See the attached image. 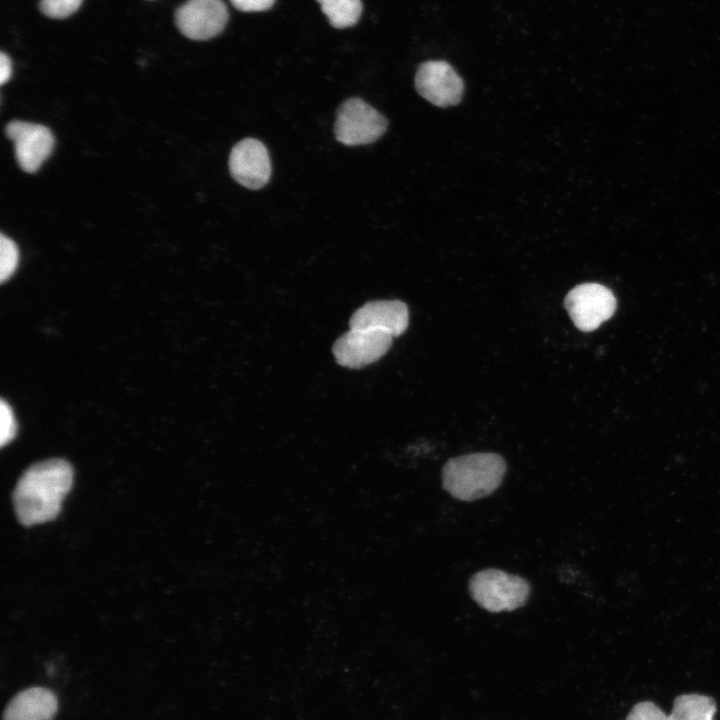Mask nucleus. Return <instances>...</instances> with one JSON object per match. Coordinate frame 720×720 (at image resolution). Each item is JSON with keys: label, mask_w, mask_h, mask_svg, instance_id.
<instances>
[{"label": "nucleus", "mask_w": 720, "mask_h": 720, "mask_svg": "<svg viewBox=\"0 0 720 720\" xmlns=\"http://www.w3.org/2000/svg\"><path fill=\"white\" fill-rule=\"evenodd\" d=\"M72 482V467L63 459L53 458L31 465L13 492L18 520L29 526L54 519Z\"/></svg>", "instance_id": "f257e3e1"}, {"label": "nucleus", "mask_w": 720, "mask_h": 720, "mask_svg": "<svg viewBox=\"0 0 720 720\" xmlns=\"http://www.w3.org/2000/svg\"><path fill=\"white\" fill-rule=\"evenodd\" d=\"M506 462L496 453H471L449 459L442 486L455 499L474 501L492 494L502 483Z\"/></svg>", "instance_id": "f03ea898"}, {"label": "nucleus", "mask_w": 720, "mask_h": 720, "mask_svg": "<svg viewBox=\"0 0 720 720\" xmlns=\"http://www.w3.org/2000/svg\"><path fill=\"white\" fill-rule=\"evenodd\" d=\"M469 592L480 607L499 613L524 606L530 596L531 587L527 580L518 575L488 568L471 576Z\"/></svg>", "instance_id": "7ed1b4c3"}, {"label": "nucleus", "mask_w": 720, "mask_h": 720, "mask_svg": "<svg viewBox=\"0 0 720 720\" xmlns=\"http://www.w3.org/2000/svg\"><path fill=\"white\" fill-rule=\"evenodd\" d=\"M387 120L360 98H350L337 111L334 134L347 146L370 144L387 130Z\"/></svg>", "instance_id": "20e7f679"}, {"label": "nucleus", "mask_w": 720, "mask_h": 720, "mask_svg": "<svg viewBox=\"0 0 720 720\" xmlns=\"http://www.w3.org/2000/svg\"><path fill=\"white\" fill-rule=\"evenodd\" d=\"M564 306L574 325L581 331L590 332L611 318L616 309V299L607 287L584 283L568 292Z\"/></svg>", "instance_id": "39448f33"}, {"label": "nucleus", "mask_w": 720, "mask_h": 720, "mask_svg": "<svg viewBox=\"0 0 720 720\" xmlns=\"http://www.w3.org/2000/svg\"><path fill=\"white\" fill-rule=\"evenodd\" d=\"M415 87L424 99L442 108L457 105L464 92L462 78L443 60L422 63L415 75Z\"/></svg>", "instance_id": "423d86ee"}, {"label": "nucleus", "mask_w": 720, "mask_h": 720, "mask_svg": "<svg viewBox=\"0 0 720 720\" xmlns=\"http://www.w3.org/2000/svg\"><path fill=\"white\" fill-rule=\"evenodd\" d=\"M5 134L14 143L18 165L27 173L36 172L54 148L51 130L41 124L13 120L6 125Z\"/></svg>", "instance_id": "0eeeda50"}, {"label": "nucleus", "mask_w": 720, "mask_h": 720, "mask_svg": "<svg viewBox=\"0 0 720 720\" xmlns=\"http://www.w3.org/2000/svg\"><path fill=\"white\" fill-rule=\"evenodd\" d=\"M222 0H187L175 13L179 31L192 40H207L218 35L228 20Z\"/></svg>", "instance_id": "6e6552de"}, {"label": "nucleus", "mask_w": 720, "mask_h": 720, "mask_svg": "<svg viewBox=\"0 0 720 720\" xmlns=\"http://www.w3.org/2000/svg\"><path fill=\"white\" fill-rule=\"evenodd\" d=\"M392 336L375 330L350 328L333 346L336 361L348 368H360L381 358L390 348Z\"/></svg>", "instance_id": "1a4fd4ad"}, {"label": "nucleus", "mask_w": 720, "mask_h": 720, "mask_svg": "<svg viewBox=\"0 0 720 720\" xmlns=\"http://www.w3.org/2000/svg\"><path fill=\"white\" fill-rule=\"evenodd\" d=\"M229 170L233 179L242 186L252 190L260 189L271 176L267 148L254 138L241 140L230 152Z\"/></svg>", "instance_id": "9d476101"}, {"label": "nucleus", "mask_w": 720, "mask_h": 720, "mask_svg": "<svg viewBox=\"0 0 720 720\" xmlns=\"http://www.w3.org/2000/svg\"><path fill=\"white\" fill-rule=\"evenodd\" d=\"M409 323L408 308L399 300H377L354 312L350 328L369 329L393 336L401 335Z\"/></svg>", "instance_id": "9b49d317"}, {"label": "nucleus", "mask_w": 720, "mask_h": 720, "mask_svg": "<svg viewBox=\"0 0 720 720\" xmlns=\"http://www.w3.org/2000/svg\"><path fill=\"white\" fill-rule=\"evenodd\" d=\"M58 710L56 695L45 687L18 692L6 705L3 720H53Z\"/></svg>", "instance_id": "f8f14e48"}, {"label": "nucleus", "mask_w": 720, "mask_h": 720, "mask_svg": "<svg viewBox=\"0 0 720 720\" xmlns=\"http://www.w3.org/2000/svg\"><path fill=\"white\" fill-rule=\"evenodd\" d=\"M716 710V703L709 696L683 694L675 698L668 720H713Z\"/></svg>", "instance_id": "ddd939ff"}, {"label": "nucleus", "mask_w": 720, "mask_h": 720, "mask_svg": "<svg viewBox=\"0 0 720 720\" xmlns=\"http://www.w3.org/2000/svg\"><path fill=\"white\" fill-rule=\"evenodd\" d=\"M331 26L343 29L355 25L362 13L361 0H316Z\"/></svg>", "instance_id": "4468645a"}, {"label": "nucleus", "mask_w": 720, "mask_h": 720, "mask_svg": "<svg viewBox=\"0 0 720 720\" xmlns=\"http://www.w3.org/2000/svg\"><path fill=\"white\" fill-rule=\"evenodd\" d=\"M19 260L17 245L7 236H0V280L5 282L15 272Z\"/></svg>", "instance_id": "2eb2a0df"}, {"label": "nucleus", "mask_w": 720, "mask_h": 720, "mask_svg": "<svg viewBox=\"0 0 720 720\" xmlns=\"http://www.w3.org/2000/svg\"><path fill=\"white\" fill-rule=\"evenodd\" d=\"M82 0H40L39 9L47 17L63 19L78 10Z\"/></svg>", "instance_id": "dca6fc26"}, {"label": "nucleus", "mask_w": 720, "mask_h": 720, "mask_svg": "<svg viewBox=\"0 0 720 720\" xmlns=\"http://www.w3.org/2000/svg\"><path fill=\"white\" fill-rule=\"evenodd\" d=\"M17 425L11 406L2 399L0 402V443L8 444L16 435Z\"/></svg>", "instance_id": "f3484780"}, {"label": "nucleus", "mask_w": 720, "mask_h": 720, "mask_svg": "<svg viewBox=\"0 0 720 720\" xmlns=\"http://www.w3.org/2000/svg\"><path fill=\"white\" fill-rule=\"evenodd\" d=\"M626 720H668V715L655 703L643 701L631 709Z\"/></svg>", "instance_id": "a211bd4d"}, {"label": "nucleus", "mask_w": 720, "mask_h": 720, "mask_svg": "<svg viewBox=\"0 0 720 720\" xmlns=\"http://www.w3.org/2000/svg\"><path fill=\"white\" fill-rule=\"evenodd\" d=\"M230 2L242 12H260L271 8L275 0H230Z\"/></svg>", "instance_id": "6ab92c4d"}, {"label": "nucleus", "mask_w": 720, "mask_h": 720, "mask_svg": "<svg viewBox=\"0 0 720 720\" xmlns=\"http://www.w3.org/2000/svg\"><path fill=\"white\" fill-rule=\"evenodd\" d=\"M10 58L3 52L0 54V83L5 84L11 76L12 65Z\"/></svg>", "instance_id": "aec40b11"}]
</instances>
